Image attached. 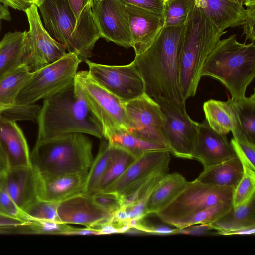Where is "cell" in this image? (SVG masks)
I'll return each instance as SVG.
<instances>
[{"label": "cell", "instance_id": "cell-27", "mask_svg": "<svg viewBox=\"0 0 255 255\" xmlns=\"http://www.w3.org/2000/svg\"><path fill=\"white\" fill-rule=\"evenodd\" d=\"M210 224L217 233L255 227V195L246 203L236 208L232 207Z\"/></svg>", "mask_w": 255, "mask_h": 255}, {"label": "cell", "instance_id": "cell-7", "mask_svg": "<svg viewBox=\"0 0 255 255\" xmlns=\"http://www.w3.org/2000/svg\"><path fill=\"white\" fill-rule=\"evenodd\" d=\"M81 62L76 54L68 52L57 61L31 72L17 96L15 103L36 104L63 90L74 82Z\"/></svg>", "mask_w": 255, "mask_h": 255}, {"label": "cell", "instance_id": "cell-25", "mask_svg": "<svg viewBox=\"0 0 255 255\" xmlns=\"http://www.w3.org/2000/svg\"><path fill=\"white\" fill-rule=\"evenodd\" d=\"M243 174V165L236 156L221 163L204 167L196 180L205 184L234 190Z\"/></svg>", "mask_w": 255, "mask_h": 255}, {"label": "cell", "instance_id": "cell-21", "mask_svg": "<svg viewBox=\"0 0 255 255\" xmlns=\"http://www.w3.org/2000/svg\"><path fill=\"white\" fill-rule=\"evenodd\" d=\"M87 173H76L47 178L38 175V199L59 203L82 193Z\"/></svg>", "mask_w": 255, "mask_h": 255}, {"label": "cell", "instance_id": "cell-30", "mask_svg": "<svg viewBox=\"0 0 255 255\" xmlns=\"http://www.w3.org/2000/svg\"><path fill=\"white\" fill-rule=\"evenodd\" d=\"M112 148V153L107 169L94 193L103 191L107 189L123 174L136 158L124 150L114 147Z\"/></svg>", "mask_w": 255, "mask_h": 255}, {"label": "cell", "instance_id": "cell-46", "mask_svg": "<svg viewBox=\"0 0 255 255\" xmlns=\"http://www.w3.org/2000/svg\"><path fill=\"white\" fill-rule=\"evenodd\" d=\"M213 230L210 224H199L182 228H177L176 234L197 236L217 235V232H212Z\"/></svg>", "mask_w": 255, "mask_h": 255}, {"label": "cell", "instance_id": "cell-24", "mask_svg": "<svg viewBox=\"0 0 255 255\" xmlns=\"http://www.w3.org/2000/svg\"><path fill=\"white\" fill-rule=\"evenodd\" d=\"M203 108L205 120L214 131L225 135L238 132V121L230 98L227 101L210 99L204 103Z\"/></svg>", "mask_w": 255, "mask_h": 255}, {"label": "cell", "instance_id": "cell-12", "mask_svg": "<svg viewBox=\"0 0 255 255\" xmlns=\"http://www.w3.org/2000/svg\"><path fill=\"white\" fill-rule=\"evenodd\" d=\"M124 104L128 131L143 140L169 148L165 132L164 115L155 100L144 93Z\"/></svg>", "mask_w": 255, "mask_h": 255}, {"label": "cell", "instance_id": "cell-36", "mask_svg": "<svg viewBox=\"0 0 255 255\" xmlns=\"http://www.w3.org/2000/svg\"><path fill=\"white\" fill-rule=\"evenodd\" d=\"M41 106L31 105L4 104L0 103V117L15 121L36 120Z\"/></svg>", "mask_w": 255, "mask_h": 255}, {"label": "cell", "instance_id": "cell-5", "mask_svg": "<svg viewBox=\"0 0 255 255\" xmlns=\"http://www.w3.org/2000/svg\"><path fill=\"white\" fill-rule=\"evenodd\" d=\"M226 32L220 30L193 4L185 23L180 61L179 84L185 100L196 94L204 64Z\"/></svg>", "mask_w": 255, "mask_h": 255}, {"label": "cell", "instance_id": "cell-44", "mask_svg": "<svg viewBox=\"0 0 255 255\" xmlns=\"http://www.w3.org/2000/svg\"><path fill=\"white\" fill-rule=\"evenodd\" d=\"M130 4L163 14L166 0H120Z\"/></svg>", "mask_w": 255, "mask_h": 255}, {"label": "cell", "instance_id": "cell-26", "mask_svg": "<svg viewBox=\"0 0 255 255\" xmlns=\"http://www.w3.org/2000/svg\"><path fill=\"white\" fill-rule=\"evenodd\" d=\"M27 31L9 32L0 41V80L22 65Z\"/></svg>", "mask_w": 255, "mask_h": 255}, {"label": "cell", "instance_id": "cell-33", "mask_svg": "<svg viewBox=\"0 0 255 255\" xmlns=\"http://www.w3.org/2000/svg\"><path fill=\"white\" fill-rule=\"evenodd\" d=\"M233 207L232 201L223 202L174 220L169 225L182 228L199 224H210L228 212Z\"/></svg>", "mask_w": 255, "mask_h": 255}, {"label": "cell", "instance_id": "cell-42", "mask_svg": "<svg viewBox=\"0 0 255 255\" xmlns=\"http://www.w3.org/2000/svg\"><path fill=\"white\" fill-rule=\"evenodd\" d=\"M144 219L132 220L130 224L132 228L136 229L142 233L151 234L157 235H171L176 234L177 228H171L165 225H151L146 223Z\"/></svg>", "mask_w": 255, "mask_h": 255}, {"label": "cell", "instance_id": "cell-50", "mask_svg": "<svg viewBox=\"0 0 255 255\" xmlns=\"http://www.w3.org/2000/svg\"><path fill=\"white\" fill-rule=\"evenodd\" d=\"M255 233V227L245 229H242L231 231L217 233V235H248L254 234Z\"/></svg>", "mask_w": 255, "mask_h": 255}, {"label": "cell", "instance_id": "cell-49", "mask_svg": "<svg viewBox=\"0 0 255 255\" xmlns=\"http://www.w3.org/2000/svg\"><path fill=\"white\" fill-rule=\"evenodd\" d=\"M101 235L99 230L93 228L86 227L85 228H76L73 229L68 232L66 235Z\"/></svg>", "mask_w": 255, "mask_h": 255}, {"label": "cell", "instance_id": "cell-15", "mask_svg": "<svg viewBox=\"0 0 255 255\" xmlns=\"http://www.w3.org/2000/svg\"><path fill=\"white\" fill-rule=\"evenodd\" d=\"M57 214L60 223L90 228L110 222L113 215L95 203L91 196L83 193L58 203Z\"/></svg>", "mask_w": 255, "mask_h": 255}, {"label": "cell", "instance_id": "cell-9", "mask_svg": "<svg viewBox=\"0 0 255 255\" xmlns=\"http://www.w3.org/2000/svg\"><path fill=\"white\" fill-rule=\"evenodd\" d=\"M75 80L82 89L88 106L101 123L104 135L113 129H128L123 102L93 80L88 71H77Z\"/></svg>", "mask_w": 255, "mask_h": 255}, {"label": "cell", "instance_id": "cell-14", "mask_svg": "<svg viewBox=\"0 0 255 255\" xmlns=\"http://www.w3.org/2000/svg\"><path fill=\"white\" fill-rule=\"evenodd\" d=\"M164 115V129L168 146L175 156L192 159L198 122L167 102L156 101Z\"/></svg>", "mask_w": 255, "mask_h": 255}, {"label": "cell", "instance_id": "cell-55", "mask_svg": "<svg viewBox=\"0 0 255 255\" xmlns=\"http://www.w3.org/2000/svg\"><path fill=\"white\" fill-rule=\"evenodd\" d=\"M1 20L0 19V34L1 32Z\"/></svg>", "mask_w": 255, "mask_h": 255}, {"label": "cell", "instance_id": "cell-19", "mask_svg": "<svg viewBox=\"0 0 255 255\" xmlns=\"http://www.w3.org/2000/svg\"><path fill=\"white\" fill-rule=\"evenodd\" d=\"M16 122L0 117V144L5 155L8 168L31 165L26 138Z\"/></svg>", "mask_w": 255, "mask_h": 255}, {"label": "cell", "instance_id": "cell-52", "mask_svg": "<svg viewBox=\"0 0 255 255\" xmlns=\"http://www.w3.org/2000/svg\"><path fill=\"white\" fill-rule=\"evenodd\" d=\"M0 19L9 21L11 16L8 9L6 7L0 3Z\"/></svg>", "mask_w": 255, "mask_h": 255}, {"label": "cell", "instance_id": "cell-43", "mask_svg": "<svg viewBox=\"0 0 255 255\" xmlns=\"http://www.w3.org/2000/svg\"><path fill=\"white\" fill-rule=\"evenodd\" d=\"M246 9V17L241 25L243 34L245 36V42L250 40L251 42H255V5L248 7Z\"/></svg>", "mask_w": 255, "mask_h": 255}, {"label": "cell", "instance_id": "cell-34", "mask_svg": "<svg viewBox=\"0 0 255 255\" xmlns=\"http://www.w3.org/2000/svg\"><path fill=\"white\" fill-rule=\"evenodd\" d=\"M193 5L191 0H168L164 4V27L185 24Z\"/></svg>", "mask_w": 255, "mask_h": 255}, {"label": "cell", "instance_id": "cell-37", "mask_svg": "<svg viewBox=\"0 0 255 255\" xmlns=\"http://www.w3.org/2000/svg\"><path fill=\"white\" fill-rule=\"evenodd\" d=\"M58 203L38 200L24 211L25 215L30 220H50L59 222L57 214Z\"/></svg>", "mask_w": 255, "mask_h": 255}, {"label": "cell", "instance_id": "cell-31", "mask_svg": "<svg viewBox=\"0 0 255 255\" xmlns=\"http://www.w3.org/2000/svg\"><path fill=\"white\" fill-rule=\"evenodd\" d=\"M31 74L23 65L0 80V103L14 104L17 96Z\"/></svg>", "mask_w": 255, "mask_h": 255}, {"label": "cell", "instance_id": "cell-2", "mask_svg": "<svg viewBox=\"0 0 255 255\" xmlns=\"http://www.w3.org/2000/svg\"><path fill=\"white\" fill-rule=\"evenodd\" d=\"M36 121L38 128L36 143L76 133L104 138L102 125L75 80L63 90L43 99Z\"/></svg>", "mask_w": 255, "mask_h": 255}, {"label": "cell", "instance_id": "cell-17", "mask_svg": "<svg viewBox=\"0 0 255 255\" xmlns=\"http://www.w3.org/2000/svg\"><path fill=\"white\" fill-rule=\"evenodd\" d=\"M128 17L132 46L135 55L145 52L154 42L164 27L162 14L125 4Z\"/></svg>", "mask_w": 255, "mask_h": 255}, {"label": "cell", "instance_id": "cell-1", "mask_svg": "<svg viewBox=\"0 0 255 255\" xmlns=\"http://www.w3.org/2000/svg\"><path fill=\"white\" fill-rule=\"evenodd\" d=\"M185 24L163 27L152 44L133 62L143 79L145 93L187 112L179 84L180 56Z\"/></svg>", "mask_w": 255, "mask_h": 255}, {"label": "cell", "instance_id": "cell-29", "mask_svg": "<svg viewBox=\"0 0 255 255\" xmlns=\"http://www.w3.org/2000/svg\"><path fill=\"white\" fill-rule=\"evenodd\" d=\"M240 100L230 98L238 125V131L233 137L245 136L255 144V92Z\"/></svg>", "mask_w": 255, "mask_h": 255}, {"label": "cell", "instance_id": "cell-32", "mask_svg": "<svg viewBox=\"0 0 255 255\" xmlns=\"http://www.w3.org/2000/svg\"><path fill=\"white\" fill-rule=\"evenodd\" d=\"M113 148L107 144H101L98 153L88 170L84 188V194L91 196L105 173L109 164Z\"/></svg>", "mask_w": 255, "mask_h": 255}, {"label": "cell", "instance_id": "cell-53", "mask_svg": "<svg viewBox=\"0 0 255 255\" xmlns=\"http://www.w3.org/2000/svg\"><path fill=\"white\" fill-rule=\"evenodd\" d=\"M237 2L242 6L246 7L255 5V0H237Z\"/></svg>", "mask_w": 255, "mask_h": 255}, {"label": "cell", "instance_id": "cell-6", "mask_svg": "<svg viewBox=\"0 0 255 255\" xmlns=\"http://www.w3.org/2000/svg\"><path fill=\"white\" fill-rule=\"evenodd\" d=\"M92 144L82 133H71L36 143L30 164L41 177L87 173L93 161Z\"/></svg>", "mask_w": 255, "mask_h": 255}, {"label": "cell", "instance_id": "cell-18", "mask_svg": "<svg viewBox=\"0 0 255 255\" xmlns=\"http://www.w3.org/2000/svg\"><path fill=\"white\" fill-rule=\"evenodd\" d=\"M38 182V175L31 165L8 168L0 175V184L24 213L39 200Z\"/></svg>", "mask_w": 255, "mask_h": 255}, {"label": "cell", "instance_id": "cell-57", "mask_svg": "<svg viewBox=\"0 0 255 255\" xmlns=\"http://www.w3.org/2000/svg\"><path fill=\"white\" fill-rule=\"evenodd\" d=\"M168 0H166V1H167Z\"/></svg>", "mask_w": 255, "mask_h": 255}, {"label": "cell", "instance_id": "cell-11", "mask_svg": "<svg viewBox=\"0 0 255 255\" xmlns=\"http://www.w3.org/2000/svg\"><path fill=\"white\" fill-rule=\"evenodd\" d=\"M88 66L90 77L124 103L145 93L142 78L132 61L124 65H109L84 61Z\"/></svg>", "mask_w": 255, "mask_h": 255}, {"label": "cell", "instance_id": "cell-51", "mask_svg": "<svg viewBox=\"0 0 255 255\" xmlns=\"http://www.w3.org/2000/svg\"><path fill=\"white\" fill-rule=\"evenodd\" d=\"M8 169L7 159L0 144V175L5 172Z\"/></svg>", "mask_w": 255, "mask_h": 255}, {"label": "cell", "instance_id": "cell-41", "mask_svg": "<svg viewBox=\"0 0 255 255\" xmlns=\"http://www.w3.org/2000/svg\"><path fill=\"white\" fill-rule=\"evenodd\" d=\"M91 196L95 203L112 214L122 206L120 196L115 193L97 192Z\"/></svg>", "mask_w": 255, "mask_h": 255}, {"label": "cell", "instance_id": "cell-35", "mask_svg": "<svg viewBox=\"0 0 255 255\" xmlns=\"http://www.w3.org/2000/svg\"><path fill=\"white\" fill-rule=\"evenodd\" d=\"M243 167V176L233 193L232 204L234 208L246 203L255 195V171L244 166Z\"/></svg>", "mask_w": 255, "mask_h": 255}, {"label": "cell", "instance_id": "cell-16", "mask_svg": "<svg viewBox=\"0 0 255 255\" xmlns=\"http://www.w3.org/2000/svg\"><path fill=\"white\" fill-rule=\"evenodd\" d=\"M236 156L226 135L214 131L205 120L198 123L192 152L193 159L198 160L204 167H206Z\"/></svg>", "mask_w": 255, "mask_h": 255}, {"label": "cell", "instance_id": "cell-48", "mask_svg": "<svg viewBox=\"0 0 255 255\" xmlns=\"http://www.w3.org/2000/svg\"><path fill=\"white\" fill-rule=\"evenodd\" d=\"M0 3L6 7L24 12L33 4L31 0H0Z\"/></svg>", "mask_w": 255, "mask_h": 255}, {"label": "cell", "instance_id": "cell-40", "mask_svg": "<svg viewBox=\"0 0 255 255\" xmlns=\"http://www.w3.org/2000/svg\"><path fill=\"white\" fill-rule=\"evenodd\" d=\"M0 213L26 223L29 221L24 212L17 206L0 184Z\"/></svg>", "mask_w": 255, "mask_h": 255}, {"label": "cell", "instance_id": "cell-20", "mask_svg": "<svg viewBox=\"0 0 255 255\" xmlns=\"http://www.w3.org/2000/svg\"><path fill=\"white\" fill-rule=\"evenodd\" d=\"M168 150H154L136 158L123 174L104 191L120 195L127 188L151 174L170 157Z\"/></svg>", "mask_w": 255, "mask_h": 255}, {"label": "cell", "instance_id": "cell-39", "mask_svg": "<svg viewBox=\"0 0 255 255\" xmlns=\"http://www.w3.org/2000/svg\"><path fill=\"white\" fill-rule=\"evenodd\" d=\"M230 143L243 166L255 171V144L245 137H233Z\"/></svg>", "mask_w": 255, "mask_h": 255}, {"label": "cell", "instance_id": "cell-23", "mask_svg": "<svg viewBox=\"0 0 255 255\" xmlns=\"http://www.w3.org/2000/svg\"><path fill=\"white\" fill-rule=\"evenodd\" d=\"M188 183L185 177L178 173L167 174L158 182L147 200V214H156L167 206Z\"/></svg>", "mask_w": 255, "mask_h": 255}, {"label": "cell", "instance_id": "cell-22", "mask_svg": "<svg viewBox=\"0 0 255 255\" xmlns=\"http://www.w3.org/2000/svg\"><path fill=\"white\" fill-rule=\"evenodd\" d=\"M194 5L220 30L241 26L246 9L229 0H191Z\"/></svg>", "mask_w": 255, "mask_h": 255}, {"label": "cell", "instance_id": "cell-38", "mask_svg": "<svg viewBox=\"0 0 255 255\" xmlns=\"http://www.w3.org/2000/svg\"><path fill=\"white\" fill-rule=\"evenodd\" d=\"M73 229L66 224L50 220H30L25 226L27 233L40 234L66 235Z\"/></svg>", "mask_w": 255, "mask_h": 255}, {"label": "cell", "instance_id": "cell-13", "mask_svg": "<svg viewBox=\"0 0 255 255\" xmlns=\"http://www.w3.org/2000/svg\"><path fill=\"white\" fill-rule=\"evenodd\" d=\"M92 13L101 37L125 48L132 46L128 17L120 0L93 2Z\"/></svg>", "mask_w": 255, "mask_h": 255}, {"label": "cell", "instance_id": "cell-47", "mask_svg": "<svg viewBox=\"0 0 255 255\" xmlns=\"http://www.w3.org/2000/svg\"><path fill=\"white\" fill-rule=\"evenodd\" d=\"M72 10L76 20L79 19L84 11L89 6L92 5L93 0H67Z\"/></svg>", "mask_w": 255, "mask_h": 255}, {"label": "cell", "instance_id": "cell-56", "mask_svg": "<svg viewBox=\"0 0 255 255\" xmlns=\"http://www.w3.org/2000/svg\"><path fill=\"white\" fill-rule=\"evenodd\" d=\"M230 0L231 1H232V2H237V0Z\"/></svg>", "mask_w": 255, "mask_h": 255}, {"label": "cell", "instance_id": "cell-28", "mask_svg": "<svg viewBox=\"0 0 255 255\" xmlns=\"http://www.w3.org/2000/svg\"><path fill=\"white\" fill-rule=\"evenodd\" d=\"M104 138L112 147L124 150L135 158L143 154L154 150H168V147L143 140L131 134L126 129L115 128L107 132Z\"/></svg>", "mask_w": 255, "mask_h": 255}, {"label": "cell", "instance_id": "cell-10", "mask_svg": "<svg viewBox=\"0 0 255 255\" xmlns=\"http://www.w3.org/2000/svg\"><path fill=\"white\" fill-rule=\"evenodd\" d=\"M24 12L29 30L22 65L33 72L62 58L66 54V49L46 30L35 4H32Z\"/></svg>", "mask_w": 255, "mask_h": 255}, {"label": "cell", "instance_id": "cell-8", "mask_svg": "<svg viewBox=\"0 0 255 255\" xmlns=\"http://www.w3.org/2000/svg\"><path fill=\"white\" fill-rule=\"evenodd\" d=\"M234 189L202 183L196 179L188 184L167 206L156 214L163 222L172 221L223 202L232 201Z\"/></svg>", "mask_w": 255, "mask_h": 255}, {"label": "cell", "instance_id": "cell-45", "mask_svg": "<svg viewBox=\"0 0 255 255\" xmlns=\"http://www.w3.org/2000/svg\"><path fill=\"white\" fill-rule=\"evenodd\" d=\"M27 223L0 213V234L10 233L13 231H23L24 226Z\"/></svg>", "mask_w": 255, "mask_h": 255}, {"label": "cell", "instance_id": "cell-54", "mask_svg": "<svg viewBox=\"0 0 255 255\" xmlns=\"http://www.w3.org/2000/svg\"><path fill=\"white\" fill-rule=\"evenodd\" d=\"M33 4H35L38 7L43 2L44 0H31Z\"/></svg>", "mask_w": 255, "mask_h": 255}, {"label": "cell", "instance_id": "cell-3", "mask_svg": "<svg viewBox=\"0 0 255 255\" xmlns=\"http://www.w3.org/2000/svg\"><path fill=\"white\" fill-rule=\"evenodd\" d=\"M38 8L46 30L68 52L82 62L92 56L95 43L101 38L92 5L84 10L78 22L67 0H44Z\"/></svg>", "mask_w": 255, "mask_h": 255}, {"label": "cell", "instance_id": "cell-4", "mask_svg": "<svg viewBox=\"0 0 255 255\" xmlns=\"http://www.w3.org/2000/svg\"><path fill=\"white\" fill-rule=\"evenodd\" d=\"M201 74L219 81L232 98H244L255 76V42L240 43L235 34L220 40L208 56Z\"/></svg>", "mask_w": 255, "mask_h": 255}]
</instances>
